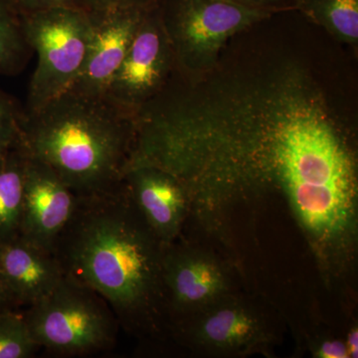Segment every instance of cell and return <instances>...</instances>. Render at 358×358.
<instances>
[{"mask_svg": "<svg viewBox=\"0 0 358 358\" xmlns=\"http://www.w3.org/2000/svg\"><path fill=\"white\" fill-rule=\"evenodd\" d=\"M173 67H176V59L157 4L143 14L105 96L134 117L166 88Z\"/></svg>", "mask_w": 358, "mask_h": 358, "instance_id": "obj_7", "label": "cell"}, {"mask_svg": "<svg viewBox=\"0 0 358 358\" xmlns=\"http://www.w3.org/2000/svg\"><path fill=\"white\" fill-rule=\"evenodd\" d=\"M136 140L134 117L105 96L65 91L38 109L24 110L20 145L79 197L117 189Z\"/></svg>", "mask_w": 358, "mask_h": 358, "instance_id": "obj_2", "label": "cell"}, {"mask_svg": "<svg viewBox=\"0 0 358 358\" xmlns=\"http://www.w3.org/2000/svg\"><path fill=\"white\" fill-rule=\"evenodd\" d=\"M21 15L8 0H0V75L20 74L32 55Z\"/></svg>", "mask_w": 358, "mask_h": 358, "instance_id": "obj_15", "label": "cell"}, {"mask_svg": "<svg viewBox=\"0 0 358 358\" xmlns=\"http://www.w3.org/2000/svg\"><path fill=\"white\" fill-rule=\"evenodd\" d=\"M331 29L352 41L358 38V0H300Z\"/></svg>", "mask_w": 358, "mask_h": 358, "instance_id": "obj_16", "label": "cell"}, {"mask_svg": "<svg viewBox=\"0 0 358 358\" xmlns=\"http://www.w3.org/2000/svg\"><path fill=\"white\" fill-rule=\"evenodd\" d=\"M322 95L312 96L282 122L277 143V181L308 232L320 240L350 225L357 199L355 159Z\"/></svg>", "mask_w": 358, "mask_h": 358, "instance_id": "obj_3", "label": "cell"}, {"mask_svg": "<svg viewBox=\"0 0 358 358\" xmlns=\"http://www.w3.org/2000/svg\"><path fill=\"white\" fill-rule=\"evenodd\" d=\"M24 317L38 348L71 355L113 348L119 322L103 298L67 274Z\"/></svg>", "mask_w": 358, "mask_h": 358, "instance_id": "obj_4", "label": "cell"}, {"mask_svg": "<svg viewBox=\"0 0 358 358\" xmlns=\"http://www.w3.org/2000/svg\"><path fill=\"white\" fill-rule=\"evenodd\" d=\"M147 10L119 9L88 13L92 22L88 51L83 67L67 91L87 96L106 95Z\"/></svg>", "mask_w": 358, "mask_h": 358, "instance_id": "obj_9", "label": "cell"}, {"mask_svg": "<svg viewBox=\"0 0 358 358\" xmlns=\"http://www.w3.org/2000/svg\"><path fill=\"white\" fill-rule=\"evenodd\" d=\"M166 245L134 206L122 182L117 189L80 197L54 255L65 274L95 291L129 331H148L162 303Z\"/></svg>", "mask_w": 358, "mask_h": 358, "instance_id": "obj_1", "label": "cell"}, {"mask_svg": "<svg viewBox=\"0 0 358 358\" xmlns=\"http://www.w3.org/2000/svg\"><path fill=\"white\" fill-rule=\"evenodd\" d=\"M24 108L15 98L0 91V154L17 145Z\"/></svg>", "mask_w": 358, "mask_h": 358, "instance_id": "obj_18", "label": "cell"}, {"mask_svg": "<svg viewBox=\"0 0 358 358\" xmlns=\"http://www.w3.org/2000/svg\"><path fill=\"white\" fill-rule=\"evenodd\" d=\"M232 1L255 7V8L264 9V10H270L271 8H277V7L296 6L299 4L300 0H232Z\"/></svg>", "mask_w": 358, "mask_h": 358, "instance_id": "obj_22", "label": "cell"}, {"mask_svg": "<svg viewBox=\"0 0 358 358\" xmlns=\"http://www.w3.org/2000/svg\"><path fill=\"white\" fill-rule=\"evenodd\" d=\"M159 0H79L80 7L89 13H107L119 9H148Z\"/></svg>", "mask_w": 358, "mask_h": 358, "instance_id": "obj_19", "label": "cell"}, {"mask_svg": "<svg viewBox=\"0 0 358 358\" xmlns=\"http://www.w3.org/2000/svg\"><path fill=\"white\" fill-rule=\"evenodd\" d=\"M315 355L322 358H346L350 357L346 343L341 341H322L317 346Z\"/></svg>", "mask_w": 358, "mask_h": 358, "instance_id": "obj_21", "label": "cell"}, {"mask_svg": "<svg viewBox=\"0 0 358 358\" xmlns=\"http://www.w3.org/2000/svg\"><path fill=\"white\" fill-rule=\"evenodd\" d=\"M122 185L162 243L178 236L186 208L187 189L173 173L155 164H129Z\"/></svg>", "mask_w": 358, "mask_h": 358, "instance_id": "obj_10", "label": "cell"}, {"mask_svg": "<svg viewBox=\"0 0 358 358\" xmlns=\"http://www.w3.org/2000/svg\"><path fill=\"white\" fill-rule=\"evenodd\" d=\"M8 301H11L10 298H9L6 289H4L3 285L0 282V307L6 305Z\"/></svg>", "mask_w": 358, "mask_h": 358, "instance_id": "obj_24", "label": "cell"}, {"mask_svg": "<svg viewBox=\"0 0 358 358\" xmlns=\"http://www.w3.org/2000/svg\"><path fill=\"white\" fill-rule=\"evenodd\" d=\"M37 65L30 80L26 112L67 91L83 67L91 39L89 13L61 6L21 15Z\"/></svg>", "mask_w": 358, "mask_h": 358, "instance_id": "obj_5", "label": "cell"}, {"mask_svg": "<svg viewBox=\"0 0 358 358\" xmlns=\"http://www.w3.org/2000/svg\"><path fill=\"white\" fill-rule=\"evenodd\" d=\"M64 275L53 253L21 237L0 243V282L11 301L29 307L50 293Z\"/></svg>", "mask_w": 358, "mask_h": 358, "instance_id": "obj_12", "label": "cell"}, {"mask_svg": "<svg viewBox=\"0 0 358 358\" xmlns=\"http://www.w3.org/2000/svg\"><path fill=\"white\" fill-rule=\"evenodd\" d=\"M79 200L50 167L26 155L20 237L54 254Z\"/></svg>", "mask_w": 358, "mask_h": 358, "instance_id": "obj_8", "label": "cell"}, {"mask_svg": "<svg viewBox=\"0 0 358 358\" xmlns=\"http://www.w3.org/2000/svg\"><path fill=\"white\" fill-rule=\"evenodd\" d=\"M203 308L193 327L192 338L207 350L243 352L263 338L262 322L248 307L219 300Z\"/></svg>", "mask_w": 358, "mask_h": 358, "instance_id": "obj_13", "label": "cell"}, {"mask_svg": "<svg viewBox=\"0 0 358 358\" xmlns=\"http://www.w3.org/2000/svg\"><path fill=\"white\" fill-rule=\"evenodd\" d=\"M25 164L20 141L0 154V243L20 237Z\"/></svg>", "mask_w": 358, "mask_h": 358, "instance_id": "obj_14", "label": "cell"}, {"mask_svg": "<svg viewBox=\"0 0 358 358\" xmlns=\"http://www.w3.org/2000/svg\"><path fill=\"white\" fill-rule=\"evenodd\" d=\"M20 15L46 10L54 7H80L79 0H8ZM82 9V8H81Z\"/></svg>", "mask_w": 358, "mask_h": 358, "instance_id": "obj_20", "label": "cell"}, {"mask_svg": "<svg viewBox=\"0 0 358 358\" xmlns=\"http://www.w3.org/2000/svg\"><path fill=\"white\" fill-rule=\"evenodd\" d=\"M37 348L24 315L0 313V358H28Z\"/></svg>", "mask_w": 358, "mask_h": 358, "instance_id": "obj_17", "label": "cell"}, {"mask_svg": "<svg viewBox=\"0 0 358 358\" xmlns=\"http://www.w3.org/2000/svg\"><path fill=\"white\" fill-rule=\"evenodd\" d=\"M345 343L348 346V352H350V357H357L358 331L357 329L350 331Z\"/></svg>", "mask_w": 358, "mask_h": 358, "instance_id": "obj_23", "label": "cell"}, {"mask_svg": "<svg viewBox=\"0 0 358 358\" xmlns=\"http://www.w3.org/2000/svg\"><path fill=\"white\" fill-rule=\"evenodd\" d=\"M164 282L166 301L178 312H196L227 291V277L219 264L199 252L166 247Z\"/></svg>", "mask_w": 358, "mask_h": 358, "instance_id": "obj_11", "label": "cell"}, {"mask_svg": "<svg viewBox=\"0 0 358 358\" xmlns=\"http://www.w3.org/2000/svg\"><path fill=\"white\" fill-rule=\"evenodd\" d=\"M160 20L178 70H194L228 37L268 15V10L232 0H159Z\"/></svg>", "mask_w": 358, "mask_h": 358, "instance_id": "obj_6", "label": "cell"}]
</instances>
